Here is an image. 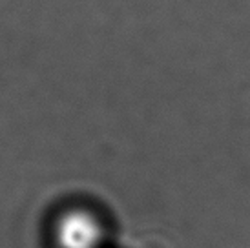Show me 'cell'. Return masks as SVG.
I'll return each mask as SVG.
<instances>
[{
  "mask_svg": "<svg viewBox=\"0 0 250 248\" xmlns=\"http://www.w3.org/2000/svg\"><path fill=\"white\" fill-rule=\"evenodd\" d=\"M103 241V223L86 208H70L57 219L55 243L59 248H101Z\"/></svg>",
  "mask_w": 250,
  "mask_h": 248,
  "instance_id": "cell-1",
  "label": "cell"
}]
</instances>
